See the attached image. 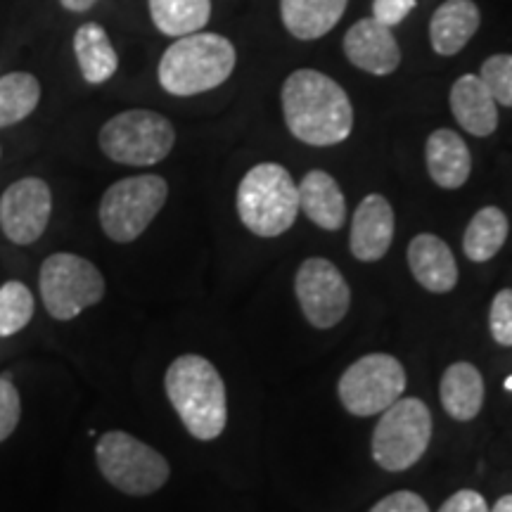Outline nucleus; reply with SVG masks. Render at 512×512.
Here are the masks:
<instances>
[{
	"instance_id": "obj_1",
	"label": "nucleus",
	"mask_w": 512,
	"mask_h": 512,
	"mask_svg": "<svg viewBox=\"0 0 512 512\" xmlns=\"http://www.w3.org/2000/svg\"><path fill=\"white\" fill-rule=\"evenodd\" d=\"M285 124L306 145L330 147L349 138L354 107L335 79L316 69H297L283 83Z\"/></svg>"
},
{
	"instance_id": "obj_2",
	"label": "nucleus",
	"mask_w": 512,
	"mask_h": 512,
	"mask_svg": "<svg viewBox=\"0 0 512 512\" xmlns=\"http://www.w3.org/2000/svg\"><path fill=\"white\" fill-rule=\"evenodd\" d=\"M164 389L190 437L197 441L221 437L228 425V396L214 363L197 354L178 356L166 368Z\"/></svg>"
},
{
	"instance_id": "obj_3",
	"label": "nucleus",
	"mask_w": 512,
	"mask_h": 512,
	"mask_svg": "<svg viewBox=\"0 0 512 512\" xmlns=\"http://www.w3.org/2000/svg\"><path fill=\"white\" fill-rule=\"evenodd\" d=\"M235 46L221 34H197L181 36L166 48L159 60V83L166 93L178 98H190L214 91L233 74Z\"/></svg>"
},
{
	"instance_id": "obj_4",
	"label": "nucleus",
	"mask_w": 512,
	"mask_h": 512,
	"mask_svg": "<svg viewBox=\"0 0 512 512\" xmlns=\"http://www.w3.org/2000/svg\"><path fill=\"white\" fill-rule=\"evenodd\" d=\"M238 214L249 233L278 238L299 216V190L285 166L264 162L249 169L238 188Z\"/></svg>"
},
{
	"instance_id": "obj_5",
	"label": "nucleus",
	"mask_w": 512,
	"mask_h": 512,
	"mask_svg": "<svg viewBox=\"0 0 512 512\" xmlns=\"http://www.w3.org/2000/svg\"><path fill=\"white\" fill-rule=\"evenodd\" d=\"M102 477L128 496H150L169 482L171 467L162 453L126 432H105L95 444Z\"/></svg>"
},
{
	"instance_id": "obj_6",
	"label": "nucleus",
	"mask_w": 512,
	"mask_h": 512,
	"mask_svg": "<svg viewBox=\"0 0 512 512\" xmlns=\"http://www.w3.org/2000/svg\"><path fill=\"white\" fill-rule=\"evenodd\" d=\"M169 197V183L162 176L143 174L121 178L105 190L100 200V226L112 242L126 245L138 240L157 219Z\"/></svg>"
},
{
	"instance_id": "obj_7",
	"label": "nucleus",
	"mask_w": 512,
	"mask_h": 512,
	"mask_svg": "<svg viewBox=\"0 0 512 512\" xmlns=\"http://www.w3.org/2000/svg\"><path fill=\"white\" fill-rule=\"evenodd\" d=\"M100 150L112 162L152 166L169 157L176 145L174 124L152 110H126L100 128Z\"/></svg>"
},
{
	"instance_id": "obj_8",
	"label": "nucleus",
	"mask_w": 512,
	"mask_h": 512,
	"mask_svg": "<svg viewBox=\"0 0 512 512\" xmlns=\"http://www.w3.org/2000/svg\"><path fill=\"white\" fill-rule=\"evenodd\" d=\"M432 439V413L420 399L394 401L373 432V458L387 472H403L425 456Z\"/></svg>"
},
{
	"instance_id": "obj_9",
	"label": "nucleus",
	"mask_w": 512,
	"mask_h": 512,
	"mask_svg": "<svg viewBox=\"0 0 512 512\" xmlns=\"http://www.w3.org/2000/svg\"><path fill=\"white\" fill-rule=\"evenodd\" d=\"M41 299L55 320H72L105 297V278L100 268L83 256L57 252L41 266Z\"/></svg>"
},
{
	"instance_id": "obj_10",
	"label": "nucleus",
	"mask_w": 512,
	"mask_h": 512,
	"mask_svg": "<svg viewBox=\"0 0 512 512\" xmlns=\"http://www.w3.org/2000/svg\"><path fill=\"white\" fill-rule=\"evenodd\" d=\"M406 389V370L399 358L368 354L344 370L337 392L342 406L356 418H370L387 411Z\"/></svg>"
},
{
	"instance_id": "obj_11",
	"label": "nucleus",
	"mask_w": 512,
	"mask_h": 512,
	"mask_svg": "<svg viewBox=\"0 0 512 512\" xmlns=\"http://www.w3.org/2000/svg\"><path fill=\"white\" fill-rule=\"evenodd\" d=\"M294 292L304 318L318 330L335 328L351 304V290L342 271L323 256H311L299 266Z\"/></svg>"
},
{
	"instance_id": "obj_12",
	"label": "nucleus",
	"mask_w": 512,
	"mask_h": 512,
	"mask_svg": "<svg viewBox=\"0 0 512 512\" xmlns=\"http://www.w3.org/2000/svg\"><path fill=\"white\" fill-rule=\"evenodd\" d=\"M53 214V192L43 178H19L0 195V228L19 247L34 245Z\"/></svg>"
},
{
	"instance_id": "obj_13",
	"label": "nucleus",
	"mask_w": 512,
	"mask_h": 512,
	"mask_svg": "<svg viewBox=\"0 0 512 512\" xmlns=\"http://www.w3.org/2000/svg\"><path fill=\"white\" fill-rule=\"evenodd\" d=\"M344 55L354 67L375 76L392 74L401 64V48L392 34V27H384L373 17L361 19L347 31Z\"/></svg>"
},
{
	"instance_id": "obj_14",
	"label": "nucleus",
	"mask_w": 512,
	"mask_h": 512,
	"mask_svg": "<svg viewBox=\"0 0 512 512\" xmlns=\"http://www.w3.org/2000/svg\"><path fill=\"white\" fill-rule=\"evenodd\" d=\"M394 209L382 195H366L351 221V254L358 261H380L394 240Z\"/></svg>"
},
{
	"instance_id": "obj_15",
	"label": "nucleus",
	"mask_w": 512,
	"mask_h": 512,
	"mask_svg": "<svg viewBox=\"0 0 512 512\" xmlns=\"http://www.w3.org/2000/svg\"><path fill=\"white\" fill-rule=\"evenodd\" d=\"M408 266L427 292L446 294L458 285V264L451 247L432 233L415 235L408 245Z\"/></svg>"
},
{
	"instance_id": "obj_16",
	"label": "nucleus",
	"mask_w": 512,
	"mask_h": 512,
	"mask_svg": "<svg viewBox=\"0 0 512 512\" xmlns=\"http://www.w3.org/2000/svg\"><path fill=\"white\" fill-rule=\"evenodd\" d=\"M451 112L467 133L486 138L498 128V102L484 81L475 74H465L451 88Z\"/></svg>"
},
{
	"instance_id": "obj_17",
	"label": "nucleus",
	"mask_w": 512,
	"mask_h": 512,
	"mask_svg": "<svg viewBox=\"0 0 512 512\" xmlns=\"http://www.w3.org/2000/svg\"><path fill=\"white\" fill-rule=\"evenodd\" d=\"M427 171L432 181L444 190H458L472 174V155L465 140L451 128H439L427 138Z\"/></svg>"
},
{
	"instance_id": "obj_18",
	"label": "nucleus",
	"mask_w": 512,
	"mask_h": 512,
	"mask_svg": "<svg viewBox=\"0 0 512 512\" xmlns=\"http://www.w3.org/2000/svg\"><path fill=\"white\" fill-rule=\"evenodd\" d=\"M299 211L323 230H339L347 219V200L339 183L328 171H309L297 185Z\"/></svg>"
},
{
	"instance_id": "obj_19",
	"label": "nucleus",
	"mask_w": 512,
	"mask_h": 512,
	"mask_svg": "<svg viewBox=\"0 0 512 512\" xmlns=\"http://www.w3.org/2000/svg\"><path fill=\"white\" fill-rule=\"evenodd\" d=\"M479 22V8L472 0H446L441 8L432 15L430 22V41L434 53L451 57L463 50L470 38L477 34Z\"/></svg>"
},
{
	"instance_id": "obj_20",
	"label": "nucleus",
	"mask_w": 512,
	"mask_h": 512,
	"mask_svg": "<svg viewBox=\"0 0 512 512\" xmlns=\"http://www.w3.org/2000/svg\"><path fill=\"white\" fill-rule=\"evenodd\" d=\"M439 399L444 411L458 422L475 420L484 406V377L472 363H453L441 375Z\"/></svg>"
},
{
	"instance_id": "obj_21",
	"label": "nucleus",
	"mask_w": 512,
	"mask_h": 512,
	"mask_svg": "<svg viewBox=\"0 0 512 512\" xmlns=\"http://www.w3.org/2000/svg\"><path fill=\"white\" fill-rule=\"evenodd\" d=\"M349 0H280L285 29L299 41H316L337 27Z\"/></svg>"
},
{
	"instance_id": "obj_22",
	"label": "nucleus",
	"mask_w": 512,
	"mask_h": 512,
	"mask_svg": "<svg viewBox=\"0 0 512 512\" xmlns=\"http://www.w3.org/2000/svg\"><path fill=\"white\" fill-rule=\"evenodd\" d=\"M74 55L81 76L93 86L110 81L119 69V55L114 50L105 27L98 22H86L74 34Z\"/></svg>"
},
{
	"instance_id": "obj_23",
	"label": "nucleus",
	"mask_w": 512,
	"mask_h": 512,
	"mask_svg": "<svg viewBox=\"0 0 512 512\" xmlns=\"http://www.w3.org/2000/svg\"><path fill=\"white\" fill-rule=\"evenodd\" d=\"M510 223L508 216L498 207H484L479 209L472 221L467 223L463 235V252L475 264H484V261L494 259L501 252L505 240H508Z\"/></svg>"
},
{
	"instance_id": "obj_24",
	"label": "nucleus",
	"mask_w": 512,
	"mask_h": 512,
	"mask_svg": "<svg viewBox=\"0 0 512 512\" xmlns=\"http://www.w3.org/2000/svg\"><path fill=\"white\" fill-rule=\"evenodd\" d=\"M155 27L166 36H188L207 27L211 0H147Z\"/></svg>"
},
{
	"instance_id": "obj_25",
	"label": "nucleus",
	"mask_w": 512,
	"mask_h": 512,
	"mask_svg": "<svg viewBox=\"0 0 512 512\" xmlns=\"http://www.w3.org/2000/svg\"><path fill=\"white\" fill-rule=\"evenodd\" d=\"M41 102V81L29 72L0 76V128L24 121Z\"/></svg>"
},
{
	"instance_id": "obj_26",
	"label": "nucleus",
	"mask_w": 512,
	"mask_h": 512,
	"mask_svg": "<svg viewBox=\"0 0 512 512\" xmlns=\"http://www.w3.org/2000/svg\"><path fill=\"white\" fill-rule=\"evenodd\" d=\"M34 318V294L19 280L0 287V337H12Z\"/></svg>"
},
{
	"instance_id": "obj_27",
	"label": "nucleus",
	"mask_w": 512,
	"mask_h": 512,
	"mask_svg": "<svg viewBox=\"0 0 512 512\" xmlns=\"http://www.w3.org/2000/svg\"><path fill=\"white\" fill-rule=\"evenodd\" d=\"M479 79L489 88L498 105L512 107V55H494L482 64Z\"/></svg>"
},
{
	"instance_id": "obj_28",
	"label": "nucleus",
	"mask_w": 512,
	"mask_h": 512,
	"mask_svg": "<svg viewBox=\"0 0 512 512\" xmlns=\"http://www.w3.org/2000/svg\"><path fill=\"white\" fill-rule=\"evenodd\" d=\"M489 330L496 344L512 347V290H501L491 302Z\"/></svg>"
},
{
	"instance_id": "obj_29",
	"label": "nucleus",
	"mask_w": 512,
	"mask_h": 512,
	"mask_svg": "<svg viewBox=\"0 0 512 512\" xmlns=\"http://www.w3.org/2000/svg\"><path fill=\"white\" fill-rule=\"evenodd\" d=\"M22 418V401L8 377H0V441H5L17 430Z\"/></svg>"
},
{
	"instance_id": "obj_30",
	"label": "nucleus",
	"mask_w": 512,
	"mask_h": 512,
	"mask_svg": "<svg viewBox=\"0 0 512 512\" xmlns=\"http://www.w3.org/2000/svg\"><path fill=\"white\" fill-rule=\"evenodd\" d=\"M413 8L415 0H373V19L384 27H394L411 15Z\"/></svg>"
},
{
	"instance_id": "obj_31",
	"label": "nucleus",
	"mask_w": 512,
	"mask_h": 512,
	"mask_svg": "<svg viewBox=\"0 0 512 512\" xmlns=\"http://www.w3.org/2000/svg\"><path fill=\"white\" fill-rule=\"evenodd\" d=\"M370 512H430V508L422 501V496L413 494V491H396V494H389L380 503H375Z\"/></svg>"
},
{
	"instance_id": "obj_32",
	"label": "nucleus",
	"mask_w": 512,
	"mask_h": 512,
	"mask_svg": "<svg viewBox=\"0 0 512 512\" xmlns=\"http://www.w3.org/2000/svg\"><path fill=\"white\" fill-rule=\"evenodd\" d=\"M439 512H489V505H486L482 494H477L472 489H463L448 498L439 508Z\"/></svg>"
},
{
	"instance_id": "obj_33",
	"label": "nucleus",
	"mask_w": 512,
	"mask_h": 512,
	"mask_svg": "<svg viewBox=\"0 0 512 512\" xmlns=\"http://www.w3.org/2000/svg\"><path fill=\"white\" fill-rule=\"evenodd\" d=\"M62 8L69 12H88L98 0H60Z\"/></svg>"
},
{
	"instance_id": "obj_34",
	"label": "nucleus",
	"mask_w": 512,
	"mask_h": 512,
	"mask_svg": "<svg viewBox=\"0 0 512 512\" xmlns=\"http://www.w3.org/2000/svg\"><path fill=\"white\" fill-rule=\"evenodd\" d=\"M489 512H512V494L498 498V503L494 508H489Z\"/></svg>"
},
{
	"instance_id": "obj_35",
	"label": "nucleus",
	"mask_w": 512,
	"mask_h": 512,
	"mask_svg": "<svg viewBox=\"0 0 512 512\" xmlns=\"http://www.w3.org/2000/svg\"><path fill=\"white\" fill-rule=\"evenodd\" d=\"M505 389H508V392H512V375L508 377V380H505Z\"/></svg>"
}]
</instances>
